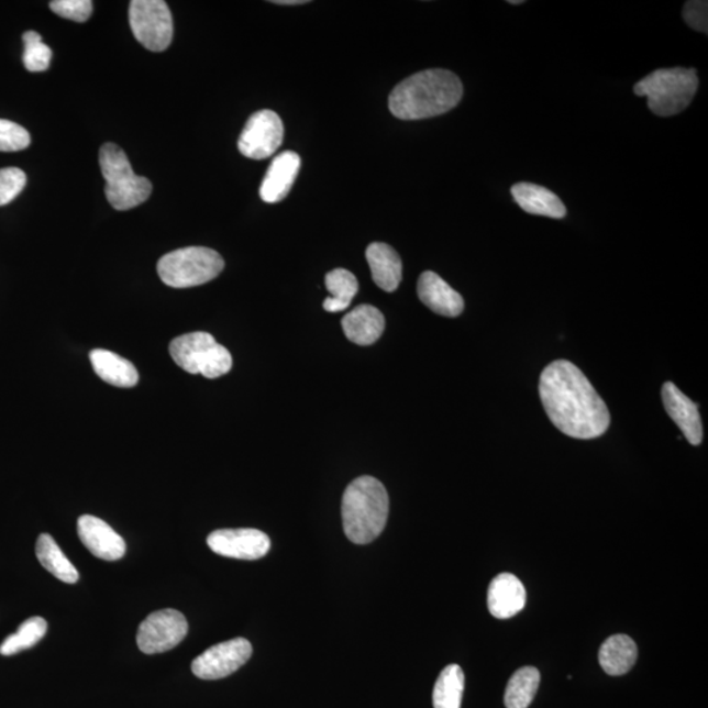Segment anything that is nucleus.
Instances as JSON below:
<instances>
[{
  "label": "nucleus",
  "instance_id": "obj_1",
  "mask_svg": "<svg viewBox=\"0 0 708 708\" xmlns=\"http://www.w3.org/2000/svg\"><path fill=\"white\" fill-rule=\"evenodd\" d=\"M540 395L551 423L568 438L594 440L608 431V406L569 361H554L542 372Z\"/></svg>",
  "mask_w": 708,
  "mask_h": 708
},
{
  "label": "nucleus",
  "instance_id": "obj_2",
  "mask_svg": "<svg viewBox=\"0 0 708 708\" xmlns=\"http://www.w3.org/2000/svg\"><path fill=\"white\" fill-rule=\"evenodd\" d=\"M462 97L463 85L457 75L431 69L400 81L390 93L389 108L399 120H424L452 111Z\"/></svg>",
  "mask_w": 708,
  "mask_h": 708
},
{
  "label": "nucleus",
  "instance_id": "obj_3",
  "mask_svg": "<svg viewBox=\"0 0 708 708\" xmlns=\"http://www.w3.org/2000/svg\"><path fill=\"white\" fill-rule=\"evenodd\" d=\"M390 500L385 486L373 476H359L346 487L342 516L344 533L356 544H367L383 534Z\"/></svg>",
  "mask_w": 708,
  "mask_h": 708
},
{
  "label": "nucleus",
  "instance_id": "obj_4",
  "mask_svg": "<svg viewBox=\"0 0 708 708\" xmlns=\"http://www.w3.org/2000/svg\"><path fill=\"white\" fill-rule=\"evenodd\" d=\"M699 79L696 69H659L646 75L634 87L637 97L649 98V108L660 118H671L690 106Z\"/></svg>",
  "mask_w": 708,
  "mask_h": 708
},
{
  "label": "nucleus",
  "instance_id": "obj_5",
  "mask_svg": "<svg viewBox=\"0 0 708 708\" xmlns=\"http://www.w3.org/2000/svg\"><path fill=\"white\" fill-rule=\"evenodd\" d=\"M99 162L106 179L107 200L115 210L124 212L139 207L152 195V181L134 174L124 150L114 143L101 146Z\"/></svg>",
  "mask_w": 708,
  "mask_h": 708
},
{
  "label": "nucleus",
  "instance_id": "obj_6",
  "mask_svg": "<svg viewBox=\"0 0 708 708\" xmlns=\"http://www.w3.org/2000/svg\"><path fill=\"white\" fill-rule=\"evenodd\" d=\"M223 268V258L217 251L207 247H187L161 257L158 275L167 286L187 289L214 280Z\"/></svg>",
  "mask_w": 708,
  "mask_h": 708
},
{
  "label": "nucleus",
  "instance_id": "obj_7",
  "mask_svg": "<svg viewBox=\"0 0 708 708\" xmlns=\"http://www.w3.org/2000/svg\"><path fill=\"white\" fill-rule=\"evenodd\" d=\"M169 354L182 370L209 379L220 378L233 367L230 352L208 332H190L174 339Z\"/></svg>",
  "mask_w": 708,
  "mask_h": 708
},
{
  "label": "nucleus",
  "instance_id": "obj_8",
  "mask_svg": "<svg viewBox=\"0 0 708 708\" xmlns=\"http://www.w3.org/2000/svg\"><path fill=\"white\" fill-rule=\"evenodd\" d=\"M129 23L135 38L148 51L163 52L173 43V15L163 0H133Z\"/></svg>",
  "mask_w": 708,
  "mask_h": 708
},
{
  "label": "nucleus",
  "instance_id": "obj_9",
  "mask_svg": "<svg viewBox=\"0 0 708 708\" xmlns=\"http://www.w3.org/2000/svg\"><path fill=\"white\" fill-rule=\"evenodd\" d=\"M187 618L175 609L153 612L140 624L137 644L147 655L167 652L179 645L188 634Z\"/></svg>",
  "mask_w": 708,
  "mask_h": 708
},
{
  "label": "nucleus",
  "instance_id": "obj_10",
  "mask_svg": "<svg viewBox=\"0 0 708 708\" xmlns=\"http://www.w3.org/2000/svg\"><path fill=\"white\" fill-rule=\"evenodd\" d=\"M284 124L278 115L269 109H263L251 115L244 126L237 148L250 159L262 161L274 155L283 145Z\"/></svg>",
  "mask_w": 708,
  "mask_h": 708
},
{
  "label": "nucleus",
  "instance_id": "obj_11",
  "mask_svg": "<svg viewBox=\"0 0 708 708\" xmlns=\"http://www.w3.org/2000/svg\"><path fill=\"white\" fill-rule=\"evenodd\" d=\"M252 644L247 639L235 638L210 646L196 657L192 672L201 679H221L235 673L252 656Z\"/></svg>",
  "mask_w": 708,
  "mask_h": 708
},
{
  "label": "nucleus",
  "instance_id": "obj_12",
  "mask_svg": "<svg viewBox=\"0 0 708 708\" xmlns=\"http://www.w3.org/2000/svg\"><path fill=\"white\" fill-rule=\"evenodd\" d=\"M208 546L217 555L257 561L268 554L270 540L257 529H221L209 534Z\"/></svg>",
  "mask_w": 708,
  "mask_h": 708
},
{
  "label": "nucleus",
  "instance_id": "obj_13",
  "mask_svg": "<svg viewBox=\"0 0 708 708\" xmlns=\"http://www.w3.org/2000/svg\"><path fill=\"white\" fill-rule=\"evenodd\" d=\"M78 534L85 546L99 560L114 562L126 553L124 538L98 517L81 516L78 520Z\"/></svg>",
  "mask_w": 708,
  "mask_h": 708
},
{
  "label": "nucleus",
  "instance_id": "obj_14",
  "mask_svg": "<svg viewBox=\"0 0 708 708\" xmlns=\"http://www.w3.org/2000/svg\"><path fill=\"white\" fill-rule=\"evenodd\" d=\"M662 395L666 412L684 433L685 439L692 445H699L704 440V427L698 406L672 383L663 386Z\"/></svg>",
  "mask_w": 708,
  "mask_h": 708
},
{
  "label": "nucleus",
  "instance_id": "obj_15",
  "mask_svg": "<svg viewBox=\"0 0 708 708\" xmlns=\"http://www.w3.org/2000/svg\"><path fill=\"white\" fill-rule=\"evenodd\" d=\"M418 296L428 309L442 317L455 318L465 309V301L460 292L431 270L420 276Z\"/></svg>",
  "mask_w": 708,
  "mask_h": 708
},
{
  "label": "nucleus",
  "instance_id": "obj_16",
  "mask_svg": "<svg viewBox=\"0 0 708 708\" xmlns=\"http://www.w3.org/2000/svg\"><path fill=\"white\" fill-rule=\"evenodd\" d=\"M488 610L497 619L512 618L526 608L527 590L512 574L496 576L488 588Z\"/></svg>",
  "mask_w": 708,
  "mask_h": 708
},
{
  "label": "nucleus",
  "instance_id": "obj_17",
  "mask_svg": "<svg viewBox=\"0 0 708 708\" xmlns=\"http://www.w3.org/2000/svg\"><path fill=\"white\" fill-rule=\"evenodd\" d=\"M299 168H301V156L297 153L284 152L277 155L264 176L261 187L262 200L268 203L283 201L289 195Z\"/></svg>",
  "mask_w": 708,
  "mask_h": 708
},
{
  "label": "nucleus",
  "instance_id": "obj_18",
  "mask_svg": "<svg viewBox=\"0 0 708 708\" xmlns=\"http://www.w3.org/2000/svg\"><path fill=\"white\" fill-rule=\"evenodd\" d=\"M345 336L357 345H372L378 342L385 331V317L370 305H359L342 320Z\"/></svg>",
  "mask_w": 708,
  "mask_h": 708
},
{
  "label": "nucleus",
  "instance_id": "obj_19",
  "mask_svg": "<svg viewBox=\"0 0 708 708\" xmlns=\"http://www.w3.org/2000/svg\"><path fill=\"white\" fill-rule=\"evenodd\" d=\"M512 196L519 207L529 214L555 218V220H562L567 215V209L560 197L536 184H515Z\"/></svg>",
  "mask_w": 708,
  "mask_h": 708
},
{
  "label": "nucleus",
  "instance_id": "obj_20",
  "mask_svg": "<svg viewBox=\"0 0 708 708\" xmlns=\"http://www.w3.org/2000/svg\"><path fill=\"white\" fill-rule=\"evenodd\" d=\"M366 258L369 263L373 281L380 289L392 292L399 288L401 276H403V264H401L397 251L389 244L372 243L366 250Z\"/></svg>",
  "mask_w": 708,
  "mask_h": 708
},
{
  "label": "nucleus",
  "instance_id": "obj_21",
  "mask_svg": "<svg viewBox=\"0 0 708 708\" xmlns=\"http://www.w3.org/2000/svg\"><path fill=\"white\" fill-rule=\"evenodd\" d=\"M90 359L95 373L104 383L115 387H134L139 384V372L135 366L124 357L111 351L93 350Z\"/></svg>",
  "mask_w": 708,
  "mask_h": 708
},
{
  "label": "nucleus",
  "instance_id": "obj_22",
  "mask_svg": "<svg viewBox=\"0 0 708 708\" xmlns=\"http://www.w3.org/2000/svg\"><path fill=\"white\" fill-rule=\"evenodd\" d=\"M638 646L628 635H615L605 640L598 660L610 676H622L637 663Z\"/></svg>",
  "mask_w": 708,
  "mask_h": 708
},
{
  "label": "nucleus",
  "instance_id": "obj_23",
  "mask_svg": "<svg viewBox=\"0 0 708 708\" xmlns=\"http://www.w3.org/2000/svg\"><path fill=\"white\" fill-rule=\"evenodd\" d=\"M37 560L46 571H49L58 580L75 584L79 580V572L67 560L64 551L51 534H41L36 543Z\"/></svg>",
  "mask_w": 708,
  "mask_h": 708
},
{
  "label": "nucleus",
  "instance_id": "obj_24",
  "mask_svg": "<svg viewBox=\"0 0 708 708\" xmlns=\"http://www.w3.org/2000/svg\"><path fill=\"white\" fill-rule=\"evenodd\" d=\"M325 288L330 297L325 298L323 308L329 312H340L350 308L358 291V281L352 272L333 269L325 276Z\"/></svg>",
  "mask_w": 708,
  "mask_h": 708
},
{
  "label": "nucleus",
  "instance_id": "obj_25",
  "mask_svg": "<svg viewBox=\"0 0 708 708\" xmlns=\"http://www.w3.org/2000/svg\"><path fill=\"white\" fill-rule=\"evenodd\" d=\"M465 674L460 665H447L435 681L433 689L434 708H461Z\"/></svg>",
  "mask_w": 708,
  "mask_h": 708
},
{
  "label": "nucleus",
  "instance_id": "obj_26",
  "mask_svg": "<svg viewBox=\"0 0 708 708\" xmlns=\"http://www.w3.org/2000/svg\"><path fill=\"white\" fill-rule=\"evenodd\" d=\"M540 683L541 674L533 666L517 671L510 677L504 697L507 708H528L533 703Z\"/></svg>",
  "mask_w": 708,
  "mask_h": 708
},
{
  "label": "nucleus",
  "instance_id": "obj_27",
  "mask_svg": "<svg viewBox=\"0 0 708 708\" xmlns=\"http://www.w3.org/2000/svg\"><path fill=\"white\" fill-rule=\"evenodd\" d=\"M46 631L47 623L44 618L32 617L26 619L25 622L20 624L15 634L7 637L3 643L0 644V655L12 656L24 650L32 649L45 637Z\"/></svg>",
  "mask_w": 708,
  "mask_h": 708
},
{
  "label": "nucleus",
  "instance_id": "obj_28",
  "mask_svg": "<svg viewBox=\"0 0 708 708\" xmlns=\"http://www.w3.org/2000/svg\"><path fill=\"white\" fill-rule=\"evenodd\" d=\"M24 65L32 73L49 69L52 60L51 47L43 43V38L35 31L24 33Z\"/></svg>",
  "mask_w": 708,
  "mask_h": 708
},
{
  "label": "nucleus",
  "instance_id": "obj_29",
  "mask_svg": "<svg viewBox=\"0 0 708 708\" xmlns=\"http://www.w3.org/2000/svg\"><path fill=\"white\" fill-rule=\"evenodd\" d=\"M31 145V135L23 126L9 120H0V152H22Z\"/></svg>",
  "mask_w": 708,
  "mask_h": 708
},
{
  "label": "nucleus",
  "instance_id": "obj_30",
  "mask_svg": "<svg viewBox=\"0 0 708 708\" xmlns=\"http://www.w3.org/2000/svg\"><path fill=\"white\" fill-rule=\"evenodd\" d=\"M25 184L26 176L22 169L16 167L0 169V207L15 200Z\"/></svg>",
  "mask_w": 708,
  "mask_h": 708
},
{
  "label": "nucleus",
  "instance_id": "obj_31",
  "mask_svg": "<svg viewBox=\"0 0 708 708\" xmlns=\"http://www.w3.org/2000/svg\"><path fill=\"white\" fill-rule=\"evenodd\" d=\"M51 10L60 18L85 23L92 15V2L91 0H54L51 2Z\"/></svg>",
  "mask_w": 708,
  "mask_h": 708
},
{
  "label": "nucleus",
  "instance_id": "obj_32",
  "mask_svg": "<svg viewBox=\"0 0 708 708\" xmlns=\"http://www.w3.org/2000/svg\"><path fill=\"white\" fill-rule=\"evenodd\" d=\"M708 3L703 0H693L686 2L684 7V19L692 30L697 32H708Z\"/></svg>",
  "mask_w": 708,
  "mask_h": 708
},
{
  "label": "nucleus",
  "instance_id": "obj_33",
  "mask_svg": "<svg viewBox=\"0 0 708 708\" xmlns=\"http://www.w3.org/2000/svg\"><path fill=\"white\" fill-rule=\"evenodd\" d=\"M275 4H281V5H296V4H306V0H278V2H272Z\"/></svg>",
  "mask_w": 708,
  "mask_h": 708
},
{
  "label": "nucleus",
  "instance_id": "obj_34",
  "mask_svg": "<svg viewBox=\"0 0 708 708\" xmlns=\"http://www.w3.org/2000/svg\"><path fill=\"white\" fill-rule=\"evenodd\" d=\"M509 3H510V4H515V5H517V4H523V3H526V2H523V0H510V2H509Z\"/></svg>",
  "mask_w": 708,
  "mask_h": 708
}]
</instances>
